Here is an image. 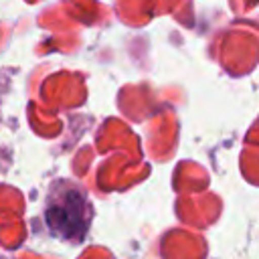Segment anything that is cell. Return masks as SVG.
I'll use <instances>...</instances> for the list:
<instances>
[{"label":"cell","mask_w":259,"mask_h":259,"mask_svg":"<svg viewBox=\"0 0 259 259\" xmlns=\"http://www.w3.org/2000/svg\"><path fill=\"white\" fill-rule=\"evenodd\" d=\"M45 221L57 237L77 243L83 241L91 221V204L83 188L67 180L55 182L47 196Z\"/></svg>","instance_id":"6da1fadb"}]
</instances>
